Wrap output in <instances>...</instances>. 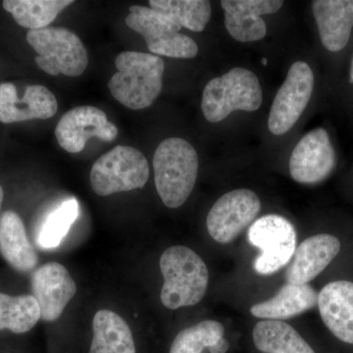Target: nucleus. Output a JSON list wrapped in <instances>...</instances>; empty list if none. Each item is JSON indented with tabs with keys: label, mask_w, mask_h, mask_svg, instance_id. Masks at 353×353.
<instances>
[{
	"label": "nucleus",
	"mask_w": 353,
	"mask_h": 353,
	"mask_svg": "<svg viewBox=\"0 0 353 353\" xmlns=\"http://www.w3.org/2000/svg\"><path fill=\"white\" fill-rule=\"evenodd\" d=\"M117 73L108 83L116 101L132 110L150 108L163 85L165 63L157 55L124 51L115 59Z\"/></svg>",
	"instance_id": "1"
},
{
	"label": "nucleus",
	"mask_w": 353,
	"mask_h": 353,
	"mask_svg": "<svg viewBox=\"0 0 353 353\" xmlns=\"http://www.w3.org/2000/svg\"><path fill=\"white\" fill-rule=\"evenodd\" d=\"M155 187L162 202L179 208L189 199L199 173V157L183 139H164L153 155Z\"/></svg>",
	"instance_id": "2"
},
{
	"label": "nucleus",
	"mask_w": 353,
	"mask_h": 353,
	"mask_svg": "<svg viewBox=\"0 0 353 353\" xmlns=\"http://www.w3.org/2000/svg\"><path fill=\"white\" fill-rule=\"evenodd\" d=\"M164 279L161 303L165 307L175 310L196 305L208 290L209 273L203 260L187 246L167 248L159 261Z\"/></svg>",
	"instance_id": "3"
},
{
	"label": "nucleus",
	"mask_w": 353,
	"mask_h": 353,
	"mask_svg": "<svg viewBox=\"0 0 353 353\" xmlns=\"http://www.w3.org/2000/svg\"><path fill=\"white\" fill-rule=\"evenodd\" d=\"M262 97L257 76L250 70L236 67L213 79L204 88L202 112L209 122H221L234 111L257 110L261 106Z\"/></svg>",
	"instance_id": "4"
},
{
	"label": "nucleus",
	"mask_w": 353,
	"mask_h": 353,
	"mask_svg": "<svg viewBox=\"0 0 353 353\" xmlns=\"http://www.w3.org/2000/svg\"><path fill=\"white\" fill-rule=\"evenodd\" d=\"M27 41L38 53L36 63L51 76L79 77L87 69V50L81 39L66 28L32 30L28 32Z\"/></svg>",
	"instance_id": "5"
},
{
	"label": "nucleus",
	"mask_w": 353,
	"mask_h": 353,
	"mask_svg": "<svg viewBox=\"0 0 353 353\" xmlns=\"http://www.w3.org/2000/svg\"><path fill=\"white\" fill-rule=\"evenodd\" d=\"M150 178L148 160L137 148L117 145L95 161L90 185L97 196H108L145 187Z\"/></svg>",
	"instance_id": "6"
},
{
	"label": "nucleus",
	"mask_w": 353,
	"mask_h": 353,
	"mask_svg": "<svg viewBox=\"0 0 353 353\" xmlns=\"http://www.w3.org/2000/svg\"><path fill=\"white\" fill-rule=\"evenodd\" d=\"M126 25L145 38L148 50L154 54L190 59L199 53L196 41L180 34L182 27L178 23L150 7H130Z\"/></svg>",
	"instance_id": "7"
},
{
	"label": "nucleus",
	"mask_w": 353,
	"mask_h": 353,
	"mask_svg": "<svg viewBox=\"0 0 353 353\" xmlns=\"http://www.w3.org/2000/svg\"><path fill=\"white\" fill-rule=\"evenodd\" d=\"M248 236L250 245L261 252L253 262V268L259 275H272L280 270L289 263L296 250V229L283 216L259 218L248 230Z\"/></svg>",
	"instance_id": "8"
},
{
	"label": "nucleus",
	"mask_w": 353,
	"mask_h": 353,
	"mask_svg": "<svg viewBox=\"0 0 353 353\" xmlns=\"http://www.w3.org/2000/svg\"><path fill=\"white\" fill-rule=\"evenodd\" d=\"M314 88V75L307 63L290 66L285 82L274 99L268 119L272 134L282 136L292 129L305 110Z\"/></svg>",
	"instance_id": "9"
},
{
	"label": "nucleus",
	"mask_w": 353,
	"mask_h": 353,
	"mask_svg": "<svg viewBox=\"0 0 353 353\" xmlns=\"http://www.w3.org/2000/svg\"><path fill=\"white\" fill-rule=\"evenodd\" d=\"M261 209L259 197L250 190H234L221 196L209 211L206 226L211 238L226 245L252 224Z\"/></svg>",
	"instance_id": "10"
},
{
	"label": "nucleus",
	"mask_w": 353,
	"mask_h": 353,
	"mask_svg": "<svg viewBox=\"0 0 353 353\" xmlns=\"http://www.w3.org/2000/svg\"><path fill=\"white\" fill-rule=\"evenodd\" d=\"M118 129L108 116L94 106H79L65 113L55 129L58 143L70 153L82 152L88 139L112 141Z\"/></svg>",
	"instance_id": "11"
},
{
	"label": "nucleus",
	"mask_w": 353,
	"mask_h": 353,
	"mask_svg": "<svg viewBox=\"0 0 353 353\" xmlns=\"http://www.w3.org/2000/svg\"><path fill=\"white\" fill-rule=\"evenodd\" d=\"M336 154L326 130L319 128L299 141L290 159V173L297 183L322 182L333 171Z\"/></svg>",
	"instance_id": "12"
},
{
	"label": "nucleus",
	"mask_w": 353,
	"mask_h": 353,
	"mask_svg": "<svg viewBox=\"0 0 353 353\" xmlns=\"http://www.w3.org/2000/svg\"><path fill=\"white\" fill-rule=\"evenodd\" d=\"M32 290L41 309V319L54 322L75 296L77 285L63 265L50 262L32 274Z\"/></svg>",
	"instance_id": "13"
},
{
	"label": "nucleus",
	"mask_w": 353,
	"mask_h": 353,
	"mask_svg": "<svg viewBox=\"0 0 353 353\" xmlns=\"http://www.w3.org/2000/svg\"><path fill=\"white\" fill-rule=\"evenodd\" d=\"M57 110V97L43 85H29L24 97L19 99L13 83L0 85V122L4 124L50 119Z\"/></svg>",
	"instance_id": "14"
},
{
	"label": "nucleus",
	"mask_w": 353,
	"mask_h": 353,
	"mask_svg": "<svg viewBox=\"0 0 353 353\" xmlns=\"http://www.w3.org/2000/svg\"><path fill=\"white\" fill-rule=\"evenodd\" d=\"M280 0H223L227 31L236 41L252 43L266 36L267 27L261 15L277 12Z\"/></svg>",
	"instance_id": "15"
},
{
	"label": "nucleus",
	"mask_w": 353,
	"mask_h": 353,
	"mask_svg": "<svg viewBox=\"0 0 353 353\" xmlns=\"http://www.w3.org/2000/svg\"><path fill=\"white\" fill-rule=\"evenodd\" d=\"M340 250V240L332 234L306 239L294 252V260L285 271V281L290 284H308L328 267Z\"/></svg>",
	"instance_id": "16"
},
{
	"label": "nucleus",
	"mask_w": 353,
	"mask_h": 353,
	"mask_svg": "<svg viewBox=\"0 0 353 353\" xmlns=\"http://www.w3.org/2000/svg\"><path fill=\"white\" fill-rule=\"evenodd\" d=\"M317 305L332 334L353 345V283L336 281L325 285L318 296Z\"/></svg>",
	"instance_id": "17"
},
{
	"label": "nucleus",
	"mask_w": 353,
	"mask_h": 353,
	"mask_svg": "<svg viewBox=\"0 0 353 353\" xmlns=\"http://www.w3.org/2000/svg\"><path fill=\"white\" fill-rule=\"evenodd\" d=\"M313 14L323 46L332 52L343 50L353 28V0H316Z\"/></svg>",
	"instance_id": "18"
},
{
	"label": "nucleus",
	"mask_w": 353,
	"mask_h": 353,
	"mask_svg": "<svg viewBox=\"0 0 353 353\" xmlns=\"http://www.w3.org/2000/svg\"><path fill=\"white\" fill-rule=\"evenodd\" d=\"M0 253L7 263L21 273L34 270L39 263L24 223L14 211H6L0 217Z\"/></svg>",
	"instance_id": "19"
},
{
	"label": "nucleus",
	"mask_w": 353,
	"mask_h": 353,
	"mask_svg": "<svg viewBox=\"0 0 353 353\" xmlns=\"http://www.w3.org/2000/svg\"><path fill=\"white\" fill-rule=\"evenodd\" d=\"M318 296L319 294L308 284L287 283L275 296L264 303L254 304L250 312L262 319L282 321L315 307L318 304Z\"/></svg>",
	"instance_id": "20"
},
{
	"label": "nucleus",
	"mask_w": 353,
	"mask_h": 353,
	"mask_svg": "<svg viewBox=\"0 0 353 353\" xmlns=\"http://www.w3.org/2000/svg\"><path fill=\"white\" fill-rule=\"evenodd\" d=\"M92 331L90 353H136L131 329L117 313L97 311L92 320Z\"/></svg>",
	"instance_id": "21"
},
{
	"label": "nucleus",
	"mask_w": 353,
	"mask_h": 353,
	"mask_svg": "<svg viewBox=\"0 0 353 353\" xmlns=\"http://www.w3.org/2000/svg\"><path fill=\"white\" fill-rule=\"evenodd\" d=\"M253 343L263 353H315L290 325L279 320H264L255 325Z\"/></svg>",
	"instance_id": "22"
},
{
	"label": "nucleus",
	"mask_w": 353,
	"mask_h": 353,
	"mask_svg": "<svg viewBox=\"0 0 353 353\" xmlns=\"http://www.w3.org/2000/svg\"><path fill=\"white\" fill-rule=\"evenodd\" d=\"M225 329L221 323L205 320L181 331L172 343L170 353H226L229 343L224 338Z\"/></svg>",
	"instance_id": "23"
},
{
	"label": "nucleus",
	"mask_w": 353,
	"mask_h": 353,
	"mask_svg": "<svg viewBox=\"0 0 353 353\" xmlns=\"http://www.w3.org/2000/svg\"><path fill=\"white\" fill-rule=\"evenodd\" d=\"M71 0H6L4 9L12 15L21 27L32 30L44 29L57 17Z\"/></svg>",
	"instance_id": "24"
},
{
	"label": "nucleus",
	"mask_w": 353,
	"mask_h": 353,
	"mask_svg": "<svg viewBox=\"0 0 353 353\" xmlns=\"http://www.w3.org/2000/svg\"><path fill=\"white\" fill-rule=\"evenodd\" d=\"M41 319V309L34 296H11L0 292V331L14 334L31 331Z\"/></svg>",
	"instance_id": "25"
},
{
	"label": "nucleus",
	"mask_w": 353,
	"mask_h": 353,
	"mask_svg": "<svg viewBox=\"0 0 353 353\" xmlns=\"http://www.w3.org/2000/svg\"><path fill=\"white\" fill-rule=\"evenodd\" d=\"M148 3L153 10L192 32L203 31L211 18V4L208 0H150Z\"/></svg>",
	"instance_id": "26"
},
{
	"label": "nucleus",
	"mask_w": 353,
	"mask_h": 353,
	"mask_svg": "<svg viewBox=\"0 0 353 353\" xmlns=\"http://www.w3.org/2000/svg\"><path fill=\"white\" fill-rule=\"evenodd\" d=\"M80 205L76 199L62 202L50 212L39 227L36 243L41 250H51L60 245L79 217Z\"/></svg>",
	"instance_id": "27"
},
{
	"label": "nucleus",
	"mask_w": 353,
	"mask_h": 353,
	"mask_svg": "<svg viewBox=\"0 0 353 353\" xmlns=\"http://www.w3.org/2000/svg\"><path fill=\"white\" fill-rule=\"evenodd\" d=\"M4 199V192L2 189L1 185H0V211H1L2 203H3Z\"/></svg>",
	"instance_id": "28"
},
{
	"label": "nucleus",
	"mask_w": 353,
	"mask_h": 353,
	"mask_svg": "<svg viewBox=\"0 0 353 353\" xmlns=\"http://www.w3.org/2000/svg\"><path fill=\"white\" fill-rule=\"evenodd\" d=\"M350 83H353V59L352 62V68H350Z\"/></svg>",
	"instance_id": "29"
}]
</instances>
